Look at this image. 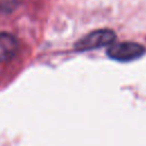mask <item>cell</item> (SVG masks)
<instances>
[{"mask_svg":"<svg viewBox=\"0 0 146 146\" xmlns=\"http://www.w3.org/2000/svg\"><path fill=\"white\" fill-rule=\"evenodd\" d=\"M115 33L108 29L96 30L80 39L75 43V49L78 50H91L105 46H111L115 40Z\"/></svg>","mask_w":146,"mask_h":146,"instance_id":"1","label":"cell"},{"mask_svg":"<svg viewBox=\"0 0 146 146\" xmlns=\"http://www.w3.org/2000/svg\"><path fill=\"white\" fill-rule=\"evenodd\" d=\"M106 52L112 59L119 62H130L141 57L145 54V48L136 42H121L111 44Z\"/></svg>","mask_w":146,"mask_h":146,"instance_id":"2","label":"cell"},{"mask_svg":"<svg viewBox=\"0 0 146 146\" xmlns=\"http://www.w3.org/2000/svg\"><path fill=\"white\" fill-rule=\"evenodd\" d=\"M18 50L17 39L8 32H0V63L11 60Z\"/></svg>","mask_w":146,"mask_h":146,"instance_id":"3","label":"cell"},{"mask_svg":"<svg viewBox=\"0 0 146 146\" xmlns=\"http://www.w3.org/2000/svg\"><path fill=\"white\" fill-rule=\"evenodd\" d=\"M18 0H0V10L5 13L13 11L18 6Z\"/></svg>","mask_w":146,"mask_h":146,"instance_id":"4","label":"cell"}]
</instances>
